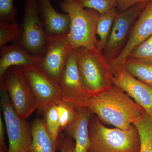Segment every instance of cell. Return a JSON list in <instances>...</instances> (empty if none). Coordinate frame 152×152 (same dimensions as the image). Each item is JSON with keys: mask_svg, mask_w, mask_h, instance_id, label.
<instances>
[{"mask_svg": "<svg viewBox=\"0 0 152 152\" xmlns=\"http://www.w3.org/2000/svg\"><path fill=\"white\" fill-rule=\"evenodd\" d=\"M77 1L83 7L94 10L99 15L107 12L117 6L116 0H77Z\"/></svg>", "mask_w": 152, "mask_h": 152, "instance_id": "25", "label": "cell"}, {"mask_svg": "<svg viewBox=\"0 0 152 152\" xmlns=\"http://www.w3.org/2000/svg\"><path fill=\"white\" fill-rule=\"evenodd\" d=\"M0 80L6 72L13 66H38L43 56H35L28 51L20 41L14 42L10 45L0 47Z\"/></svg>", "mask_w": 152, "mask_h": 152, "instance_id": "14", "label": "cell"}, {"mask_svg": "<svg viewBox=\"0 0 152 152\" xmlns=\"http://www.w3.org/2000/svg\"><path fill=\"white\" fill-rule=\"evenodd\" d=\"M129 58L142 62L152 64V34L136 47L131 52Z\"/></svg>", "mask_w": 152, "mask_h": 152, "instance_id": "23", "label": "cell"}, {"mask_svg": "<svg viewBox=\"0 0 152 152\" xmlns=\"http://www.w3.org/2000/svg\"><path fill=\"white\" fill-rule=\"evenodd\" d=\"M44 120L49 132L53 139L57 141L61 130L56 104L53 105L46 109L43 113Z\"/></svg>", "mask_w": 152, "mask_h": 152, "instance_id": "22", "label": "cell"}, {"mask_svg": "<svg viewBox=\"0 0 152 152\" xmlns=\"http://www.w3.org/2000/svg\"><path fill=\"white\" fill-rule=\"evenodd\" d=\"M148 3H139L117 15L103 51L109 64L122 52L135 22Z\"/></svg>", "mask_w": 152, "mask_h": 152, "instance_id": "9", "label": "cell"}, {"mask_svg": "<svg viewBox=\"0 0 152 152\" xmlns=\"http://www.w3.org/2000/svg\"><path fill=\"white\" fill-rule=\"evenodd\" d=\"M1 103L8 137V152H29L31 134L26 119L18 114L12 104L3 80H0Z\"/></svg>", "mask_w": 152, "mask_h": 152, "instance_id": "5", "label": "cell"}, {"mask_svg": "<svg viewBox=\"0 0 152 152\" xmlns=\"http://www.w3.org/2000/svg\"><path fill=\"white\" fill-rule=\"evenodd\" d=\"M118 13L115 7L99 15L96 31V37L97 35L99 37L96 42L97 49L103 51L105 48L114 20Z\"/></svg>", "mask_w": 152, "mask_h": 152, "instance_id": "18", "label": "cell"}, {"mask_svg": "<svg viewBox=\"0 0 152 152\" xmlns=\"http://www.w3.org/2000/svg\"><path fill=\"white\" fill-rule=\"evenodd\" d=\"M87 107L100 120L122 130L129 129L145 113L141 106L114 85L92 95Z\"/></svg>", "mask_w": 152, "mask_h": 152, "instance_id": "1", "label": "cell"}, {"mask_svg": "<svg viewBox=\"0 0 152 152\" xmlns=\"http://www.w3.org/2000/svg\"><path fill=\"white\" fill-rule=\"evenodd\" d=\"M152 34V1L148 2L136 20L124 50L116 58L110 63V68L124 66L133 50Z\"/></svg>", "mask_w": 152, "mask_h": 152, "instance_id": "13", "label": "cell"}, {"mask_svg": "<svg viewBox=\"0 0 152 152\" xmlns=\"http://www.w3.org/2000/svg\"><path fill=\"white\" fill-rule=\"evenodd\" d=\"M48 37L45 52L37 66L47 75L58 82L73 49L68 34Z\"/></svg>", "mask_w": 152, "mask_h": 152, "instance_id": "11", "label": "cell"}, {"mask_svg": "<svg viewBox=\"0 0 152 152\" xmlns=\"http://www.w3.org/2000/svg\"><path fill=\"white\" fill-rule=\"evenodd\" d=\"M151 1L152 0H116L117 7L121 12L139 3L148 2Z\"/></svg>", "mask_w": 152, "mask_h": 152, "instance_id": "28", "label": "cell"}, {"mask_svg": "<svg viewBox=\"0 0 152 152\" xmlns=\"http://www.w3.org/2000/svg\"><path fill=\"white\" fill-rule=\"evenodd\" d=\"M134 124L140 136V152H152V116L145 112L141 119Z\"/></svg>", "mask_w": 152, "mask_h": 152, "instance_id": "19", "label": "cell"}, {"mask_svg": "<svg viewBox=\"0 0 152 152\" xmlns=\"http://www.w3.org/2000/svg\"><path fill=\"white\" fill-rule=\"evenodd\" d=\"M128 72L145 83L152 86V64L128 58L125 64Z\"/></svg>", "mask_w": 152, "mask_h": 152, "instance_id": "20", "label": "cell"}, {"mask_svg": "<svg viewBox=\"0 0 152 152\" xmlns=\"http://www.w3.org/2000/svg\"><path fill=\"white\" fill-rule=\"evenodd\" d=\"M61 130H64L73 121L77 113V108L69 103L61 102L56 104Z\"/></svg>", "mask_w": 152, "mask_h": 152, "instance_id": "24", "label": "cell"}, {"mask_svg": "<svg viewBox=\"0 0 152 152\" xmlns=\"http://www.w3.org/2000/svg\"><path fill=\"white\" fill-rule=\"evenodd\" d=\"M40 17L48 36L68 34L70 20L67 14L59 13L53 7L50 0H39Z\"/></svg>", "mask_w": 152, "mask_h": 152, "instance_id": "16", "label": "cell"}, {"mask_svg": "<svg viewBox=\"0 0 152 152\" xmlns=\"http://www.w3.org/2000/svg\"><path fill=\"white\" fill-rule=\"evenodd\" d=\"M22 68L35 98L39 114H43L48 107L62 102L61 91L58 82L47 75L37 66Z\"/></svg>", "mask_w": 152, "mask_h": 152, "instance_id": "8", "label": "cell"}, {"mask_svg": "<svg viewBox=\"0 0 152 152\" xmlns=\"http://www.w3.org/2000/svg\"><path fill=\"white\" fill-rule=\"evenodd\" d=\"M58 83L62 102L69 103L77 108L87 107L91 96L82 83L75 49L71 50Z\"/></svg>", "mask_w": 152, "mask_h": 152, "instance_id": "10", "label": "cell"}, {"mask_svg": "<svg viewBox=\"0 0 152 152\" xmlns=\"http://www.w3.org/2000/svg\"><path fill=\"white\" fill-rule=\"evenodd\" d=\"M39 15V0H25L24 12L21 25L23 34L20 41L32 54L43 56L48 37Z\"/></svg>", "mask_w": 152, "mask_h": 152, "instance_id": "6", "label": "cell"}, {"mask_svg": "<svg viewBox=\"0 0 152 152\" xmlns=\"http://www.w3.org/2000/svg\"><path fill=\"white\" fill-rule=\"evenodd\" d=\"M83 86L90 96L113 86L110 64L104 52L96 48L75 49Z\"/></svg>", "mask_w": 152, "mask_h": 152, "instance_id": "3", "label": "cell"}, {"mask_svg": "<svg viewBox=\"0 0 152 152\" xmlns=\"http://www.w3.org/2000/svg\"><path fill=\"white\" fill-rule=\"evenodd\" d=\"M110 69L113 85L126 92L152 116V86L131 75L125 66Z\"/></svg>", "mask_w": 152, "mask_h": 152, "instance_id": "12", "label": "cell"}, {"mask_svg": "<svg viewBox=\"0 0 152 152\" xmlns=\"http://www.w3.org/2000/svg\"><path fill=\"white\" fill-rule=\"evenodd\" d=\"M31 142L29 152H56L57 141L53 139L46 126L45 120L37 118L31 125Z\"/></svg>", "mask_w": 152, "mask_h": 152, "instance_id": "17", "label": "cell"}, {"mask_svg": "<svg viewBox=\"0 0 152 152\" xmlns=\"http://www.w3.org/2000/svg\"><path fill=\"white\" fill-rule=\"evenodd\" d=\"M13 3L14 0H0V21L17 22V9Z\"/></svg>", "mask_w": 152, "mask_h": 152, "instance_id": "26", "label": "cell"}, {"mask_svg": "<svg viewBox=\"0 0 152 152\" xmlns=\"http://www.w3.org/2000/svg\"><path fill=\"white\" fill-rule=\"evenodd\" d=\"M5 129L4 123L2 119L1 115H0V150L8 151L5 142Z\"/></svg>", "mask_w": 152, "mask_h": 152, "instance_id": "29", "label": "cell"}, {"mask_svg": "<svg viewBox=\"0 0 152 152\" xmlns=\"http://www.w3.org/2000/svg\"><path fill=\"white\" fill-rule=\"evenodd\" d=\"M90 146L87 152H140V136L133 124L127 130L110 129L98 117H91L89 124Z\"/></svg>", "mask_w": 152, "mask_h": 152, "instance_id": "2", "label": "cell"}, {"mask_svg": "<svg viewBox=\"0 0 152 152\" xmlns=\"http://www.w3.org/2000/svg\"><path fill=\"white\" fill-rule=\"evenodd\" d=\"M2 80L14 109L23 118H27L37 110V106L22 67L10 68Z\"/></svg>", "mask_w": 152, "mask_h": 152, "instance_id": "7", "label": "cell"}, {"mask_svg": "<svg viewBox=\"0 0 152 152\" xmlns=\"http://www.w3.org/2000/svg\"><path fill=\"white\" fill-rule=\"evenodd\" d=\"M60 7L69 16L70 24L68 37L72 49L96 48L99 13L94 10L83 7L77 0H64Z\"/></svg>", "mask_w": 152, "mask_h": 152, "instance_id": "4", "label": "cell"}, {"mask_svg": "<svg viewBox=\"0 0 152 152\" xmlns=\"http://www.w3.org/2000/svg\"><path fill=\"white\" fill-rule=\"evenodd\" d=\"M0 152H8V151H3V150H0Z\"/></svg>", "mask_w": 152, "mask_h": 152, "instance_id": "30", "label": "cell"}, {"mask_svg": "<svg viewBox=\"0 0 152 152\" xmlns=\"http://www.w3.org/2000/svg\"><path fill=\"white\" fill-rule=\"evenodd\" d=\"M92 112L87 107L77 108L75 117L64 129L75 140V152H87L90 146L89 124Z\"/></svg>", "mask_w": 152, "mask_h": 152, "instance_id": "15", "label": "cell"}, {"mask_svg": "<svg viewBox=\"0 0 152 152\" xmlns=\"http://www.w3.org/2000/svg\"><path fill=\"white\" fill-rule=\"evenodd\" d=\"M22 29L21 25L17 22L7 23L0 21V47L9 42L20 41Z\"/></svg>", "mask_w": 152, "mask_h": 152, "instance_id": "21", "label": "cell"}, {"mask_svg": "<svg viewBox=\"0 0 152 152\" xmlns=\"http://www.w3.org/2000/svg\"><path fill=\"white\" fill-rule=\"evenodd\" d=\"M69 136H59L57 140V150L59 152H75V142Z\"/></svg>", "mask_w": 152, "mask_h": 152, "instance_id": "27", "label": "cell"}]
</instances>
